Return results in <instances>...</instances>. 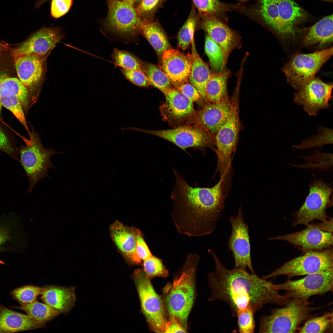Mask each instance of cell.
Instances as JSON below:
<instances>
[{"label": "cell", "mask_w": 333, "mask_h": 333, "mask_svg": "<svg viewBox=\"0 0 333 333\" xmlns=\"http://www.w3.org/2000/svg\"><path fill=\"white\" fill-rule=\"evenodd\" d=\"M239 90V88H235L232 100V107L230 115L216 134L217 170L219 171L220 177L225 179L228 178L230 173L232 155L236 148L239 132L238 99Z\"/></svg>", "instance_id": "cell-7"}, {"label": "cell", "mask_w": 333, "mask_h": 333, "mask_svg": "<svg viewBox=\"0 0 333 333\" xmlns=\"http://www.w3.org/2000/svg\"><path fill=\"white\" fill-rule=\"evenodd\" d=\"M143 266L144 272L149 278H165L168 275V271L163 264L162 260L153 255L143 261Z\"/></svg>", "instance_id": "cell-44"}, {"label": "cell", "mask_w": 333, "mask_h": 333, "mask_svg": "<svg viewBox=\"0 0 333 333\" xmlns=\"http://www.w3.org/2000/svg\"><path fill=\"white\" fill-rule=\"evenodd\" d=\"M191 44L192 52L190 54L191 68L189 81L198 90L201 97L206 99L205 88L212 72L198 53L194 38L192 39Z\"/></svg>", "instance_id": "cell-28"}, {"label": "cell", "mask_w": 333, "mask_h": 333, "mask_svg": "<svg viewBox=\"0 0 333 333\" xmlns=\"http://www.w3.org/2000/svg\"><path fill=\"white\" fill-rule=\"evenodd\" d=\"M332 88V84L314 77L297 90L293 100L310 116H316L320 110L330 106Z\"/></svg>", "instance_id": "cell-14"}, {"label": "cell", "mask_w": 333, "mask_h": 333, "mask_svg": "<svg viewBox=\"0 0 333 333\" xmlns=\"http://www.w3.org/2000/svg\"><path fill=\"white\" fill-rule=\"evenodd\" d=\"M74 286L50 285L44 286L41 298L44 303L59 310L66 313L74 306L76 296Z\"/></svg>", "instance_id": "cell-26"}, {"label": "cell", "mask_w": 333, "mask_h": 333, "mask_svg": "<svg viewBox=\"0 0 333 333\" xmlns=\"http://www.w3.org/2000/svg\"><path fill=\"white\" fill-rule=\"evenodd\" d=\"M0 102L2 107L12 113L24 127L29 135L31 131L28 126L24 111L19 98L15 96H6L0 98Z\"/></svg>", "instance_id": "cell-42"}, {"label": "cell", "mask_w": 333, "mask_h": 333, "mask_svg": "<svg viewBox=\"0 0 333 333\" xmlns=\"http://www.w3.org/2000/svg\"><path fill=\"white\" fill-rule=\"evenodd\" d=\"M30 134V140L26 141V145L22 146L20 150V161L29 181L28 192H31L35 185L45 177H50L47 174L51 168H56L50 161L51 157L59 154L51 147L46 149L41 142L39 134L33 128Z\"/></svg>", "instance_id": "cell-6"}, {"label": "cell", "mask_w": 333, "mask_h": 333, "mask_svg": "<svg viewBox=\"0 0 333 333\" xmlns=\"http://www.w3.org/2000/svg\"><path fill=\"white\" fill-rule=\"evenodd\" d=\"M162 0H141L136 9L137 12L140 15L154 10L160 4Z\"/></svg>", "instance_id": "cell-50"}, {"label": "cell", "mask_w": 333, "mask_h": 333, "mask_svg": "<svg viewBox=\"0 0 333 333\" xmlns=\"http://www.w3.org/2000/svg\"><path fill=\"white\" fill-rule=\"evenodd\" d=\"M238 0V1H240V2H244L247 1L248 0Z\"/></svg>", "instance_id": "cell-56"}, {"label": "cell", "mask_w": 333, "mask_h": 333, "mask_svg": "<svg viewBox=\"0 0 333 333\" xmlns=\"http://www.w3.org/2000/svg\"><path fill=\"white\" fill-rule=\"evenodd\" d=\"M322 0L325 1H327V2H332V1H333V0Z\"/></svg>", "instance_id": "cell-55"}, {"label": "cell", "mask_w": 333, "mask_h": 333, "mask_svg": "<svg viewBox=\"0 0 333 333\" xmlns=\"http://www.w3.org/2000/svg\"><path fill=\"white\" fill-rule=\"evenodd\" d=\"M109 232L114 243L124 257L134 263L141 261L136 252L135 228H130L116 221L111 225Z\"/></svg>", "instance_id": "cell-24"}, {"label": "cell", "mask_w": 333, "mask_h": 333, "mask_svg": "<svg viewBox=\"0 0 333 333\" xmlns=\"http://www.w3.org/2000/svg\"><path fill=\"white\" fill-rule=\"evenodd\" d=\"M199 27L207 32L208 35L220 46L224 53L223 68L226 67L228 58L235 49L242 46L241 37L239 33L233 30L219 18L210 14H199Z\"/></svg>", "instance_id": "cell-16"}, {"label": "cell", "mask_w": 333, "mask_h": 333, "mask_svg": "<svg viewBox=\"0 0 333 333\" xmlns=\"http://www.w3.org/2000/svg\"><path fill=\"white\" fill-rule=\"evenodd\" d=\"M311 302L298 298L288 299L280 308L272 309L269 315L260 319L259 333H295L300 325L314 317L321 307L310 306Z\"/></svg>", "instance_id": "cell-4"}, {"label": "cell", "mask_w": 333, "mask_h": 333, "mask_svg": "<svg viewBox=\"0 0 333 333\" xmlns=\"http://www.w3.org/2000/svg\"><path fill=\"white\" fill-rule=\"evenodd\" d=\"M108 11L106 27L117 38L128 42L139 32L142 21L134 2L130 0H107Z\"/></svg>", "instance_id": "cell-11"}, {"label": "cell", "mask_w": 333, "mask_h": 333, "mask_svg": "<svg viewBox=\"0 0 333 333\" xmlns=\"http://www.w3.org/2000/svg\"><path fill=\"white\" fill-rule=\"evenodd\" d=\"M309 186V193L305 200L295 213L292 226L300 224L306 226L313 221L322 222L327 220L329 217L326 210L333 205V189L331 185L323 181L322 179L316 178Z\"/></svg>", "instance_id": "cell-9"}, {"label": "cell", "mask_w": 333, "mask_h": 333, "mask_svg": "<svg viewBox=\"0 0 333 333\" xmlns=\"http://www.w3.org/2000/svg\"><path fill=\"white\" fill-rule=\"evenodd\" d=\"M166 101L160 107L164 118L170 121L179 122L187 119L195 113L193 102L178 89L166 88L161 90Z\"/></svg>", "instance_id": "cell-22"}, {"label": "cell", "mask_w": 333, "mask_h": 333, "mask_svg": "<svg viewBox=\"0 0 333 333\" xmlns=\"http://www.w3.org/2000/svg\"><path fill=\"white\" fill-rule=\"evenodd\" d=\"M139 31L161 58L165 51L171 48L167 37L158 23L142 21Z\"/></svg>", "instance_id": "cell-30"}, {"label": "cell", "mask_w": 333, "mask_h": 333, "mask_svg": "<svg viewBox=\"0 0 333 333\" xmlns=\"http://www.w3.org/2000/svg\"><path fill=\"white\" fill-rule=\"evenodd\" d=\"M16 223L13 220H0V252L12 249V247L20 239Z\"/></svg>", "instance_id": "cell-33"}, {"label": "cell", "mask_w": 333, "mask_h": 333, "mask_svg": "<svg viewBox=\"0 0 333 333\" xmlns=\"http://www.w3.org/2000/svg\"><path fill=\"white\" fill-rule=\"evenodd\" d=\"M144 71L150 83L160 90L171 88V83L165 72L155 65L142 61Z\"/></svg>", "instance_id": "cell-38"}, {"label": "cell", "mask_w": 333, "mask_h": 333, "mask_svg": "<svg viewBox=\"0 0 333 333\" xmlns=\"http://www.w3.org/2000/svg\"><path fill=\"white\" fill-rule=\"evenodd\" d=\"M319 134L303 140L298 145H294L295 150H305L314 147L321 148L325 145L333 143L332 130L323 127H319Z\"/></svg>", "instance_id": "cell-40"}, {"label": "cell", "mask_w": 333, "mask_h": 333, "mask_svg": "<svg viewBox=\"0 0 333 333\" xmlns=\"http://www.w3.org/2000/svg\"><path fill=\"white\" fill-rule=\"evenodd\" d=\"M333 266L332 247L305 252L303 255L284 263L262 278L267 279L284 275L287 279L319 272Z\"/></svg>", "instance_id": "cell-12"}, {"label": "cell", "mask_w": 333, "mask_h": 333, "mask_svg": "<svg viewBox=\"0 0 333 333\" xmlns=\"http://www.w3.org/2000/svg\"><path fill=\"white\" fill-rule=\"evenodd\" d=\"M130 129L152 134L169 141L185 150L191 147H203L209 146L212 139L206 131L202 129L188 126H181L174 129L162 130H148L134 127Z\"/></svg>", "instance_id": "cell-18"}, {"label": "cell", "mask_w": 333, "mask_h": 333, "mask_svg": "<svg viewBox=\"0 0 333 333\" xmlns=\"http://www.w3.org/2000/svg\"><path fill=\"white\" fill-rule=\"evenodd\" d=\"M301 231L274 237L271 240L288 242L305 253L323 250L333 245L332 232L323 231L315 224H310Z\"/></svg>", "instance_id": "cell-19"}, {"label": "cell", "mask_w": 333, "mask_h": 333, "mask_svg": "<svg viewBox=\"0 0 333 333\" xmlns=\"http://www.w3.org/2000/svg\"><path fill=\"white\" fill-rule=\"evenodd\" d=\"M200 257L188 253L185 262L168 289L165 305L169 319H174L187 331V320L195 297V275Z\"/></svg>", "instance_id": "cell-3"}, {"label": "cell", "mask_w": 333, "mask_h": 333, "mask_svg": "<svg viewBox=\"0 0 333 333\" xmlns=\"http://www.w3.org/2000/svg\"><path fill=\"white\" fill-rule=\"evenodd\" d=\"M175 183L171 195L172 221L180 234L201 236L216 229L224 207V178L211 188L189 185L173 170Z\"/></svg>", "instance_id": "cell-1"}, {"label": "cell", "mask_w": 333, "mask_h": 333, "mask_svg": "<svg viewBox=\"0 0 333 333\" xmlns=\"http://www.w3.org/2000/svg\"><path fill=\"white\" fill-rule=\"evenodd\" d=\"M190 54L185 55L178 50L170 48L165 51L161 57L162 70L171 84L177 88L187 82L189 79L191 68Z\"/></svg>", "instance_id": "cell-21"}, {"label": "cell", "mask_w": 333, "mask_h": 333, "mask_svg": "<svg viewBox=\"0 0 333 333\" xmlns=\"http://www.w3.org/2000/svg\"><path fill=\"white\" fill-rule=\"evenodd\" d=\"M333 267L324 270L308 274L301 279H287L285 282L274 284L278 291L284 290L287 299L298 298L308 301L315 295H323L333 291Z\"/></svg>", "instance_id": "cell-13"}, {"label": "cell", "mask_w": 333, "mask_h": 333, "mask_svg": "<svg viewBox=\"0 0 333 333\" xmlns=\"http://www.w3.org/2000/svg\"><path fill=\"white\" fill-rule=\"evenodd\" d=\"M111 56L115 64L122 68L144 72L142 61L129 52L115 49Z\"/></svg>", "instance_id": "cell-41"}, {"label": "cell", "mask_w": 333, "mask_h": 333, "mask_svg": "<svg viewBox=\"0 0 333 333\" xmlns=\"http://www.w3.org/2000/svg\"><path fill=\"white\" fill-rule=\"evenodd\" d=\"M333 41V15L326 16L310 27L303 40L306 47L323 48Z\"/></svg>", "instance_id": "cell-27"}, {"label": "cell", "mask_w": 333, "mask_h": 333, "mask_svg": "<svg viewBox=\"0 0 333 333\" xmlns=\"http://www.w3.org/2000/svg\"><path fill=\"white\" fill-rule=\"evenodd\" d=\"M136 236V252L142 261L151 257L153 255L145 242L141 231L135 228Z\"/></svg>", "instance_id": "cell-48"}, {"label": "cell", "mask_w": 333, "mask_h": 333, "mask_svg": "<svg viewBox=\"0 0 333 333\" xmlns=\"http://www.w3.org/2000/svg\"><path fill=\"white\" fill-rule=\"evenodd\" d=\"M14 307L25 311L35 320L45 323L54 319L62 313L46 303H43L36 300Z\"/></svg>", "instance_id": "cell-32"}, {"label": "cell", "mask_w": 333, "mask_h": 333, "mask_svg": "<svg viewBox=\"0 0 333 333\" xmlns=\"http://www.w3.org/2000/svg\"><path fill=\"white\" fill-rule=\"evenodd\" d=\"M241 208L236 216H232L229 220L232 232L227 245L232 251L235 261L234 268L247 270L254 273L251 257V248L248 226L243 219Z\"/></svg>", "instance_id": "cell-15"}, {"label": "cell", "mask_w": 333, "mask_h": 333, "mask_svg": "<svg viewBox=\"0 0 333 333\" xmlns=\"http://www.w3.org/2000/svg\"><path fill=\"white\" fill-rule=\"evenodd\" d=\"M0 150L15 158L14 149L9 138L0 126Z\"/></svg>", "instance_id": "cell-51"}, {"label": "cell", "mask_w": 333, "mask_h": 333, "mask_svg": "<svg viewBox=\"0 0 333 333\" xmlns=\"http://www.w3.org/2000/svg\"><path fill=\"white\" fill-rule=\"evenodd\" d=\"M195 6L198 9L199 14H210L217 18H224L228 11L242 7L221 2L218 0H192Z\"/></svg>", "instance_id": "cell-34"}, {"label": "cell", "mask_w": 333, "mask_h": 333, "mask_svg": "<svg viewBox=\"0 0 333 333\" xmlns=\"http://www.w3.org/2000/svg\"><path fill=\"white\" fill-rule=\"evenodd\" d=\"M14 58V65L19 80L27 88L33 104L38 99L44 71V56L23 55Z\"/></svg>", "instance_id": "cell-17"}, {"label": "cell", "mask_w": 333, "mask_h": 333, "mask_svg": "<svg viewBox=\"0 0 333 333\" xmlns=\"http://www.w3.org/2000/svg\"><path fill=\"white\" fill-rule=\"evenodd\" d=\"M306 160L305 163L299 165L290 164L299 168L312 170L328 171L333 166V154L323 153L315 150L314 154L306 156H299Z\"/></svg>", "instance_id": "cell-35"}, {"label": "cell", "mask_w": 333, "mask_h": 333, "mask_svg": "<svg viewBox=\"0 0 333 333\" xmlns=\"http://www.w3.org/2000/svg\"><path fill=\"white\" fill-rule=\"evenodd\" d=\"M73 0H52L51 14L52 17L57 18L65 14L69 10Z\"/></svg>", "instance_id": "cell-47"}, {"label": "cell", "mask_w": 333, "mask_h": 333, "mask_svg": "<svg viewBox=\"0 0 333 333\" xmlns=\"http://www.w3.org/2000/svg\"><path fill=\"white\" fill-rule=\"evenodd\" d=\"M333 312H327L322 315L312 317L299 328V333H325L332 331Z\"/></svg>", "instance_id": "cell-37"}, {"label": "cell", "mask_w": 333, "mask_h": 333, "mask_svg": "<svg viewBox=\"0 0 333 333\" xmlns=\"http://www.w3.org/2000/svg\"><path fill=\"white\" fill-rule=\"evenodd\" d=\"M256 312L253 309L247 308L238 310L236 314L238 331L242 333L254 332L255 327L254 315Z\"/></svg>", "instance_id": "cell-45"}, {"label": "cell", "mask_w": 333, "mask_h": 333, "mask_svg": "<svg viewBox=\"0 0 333 333\" xmlns=\"http://www.w3.org/2000/svg\"><path fill=\"white\" fill-rule=\"evenodd\" d=\"M231 75L229 69L212 72L206 85V99L211 102L215 103L228 96L227 82Z\"/></svg>", "instance_id": "cell-31"}, {"label": "cell", "mask_w": 333, "mask_h": 333, "mask_svg": "<svg viewBox=\"0 0 333 333\" xmlns=\"http://www.w3.org/2000/svg\"><path fill=\"white\" fill-rule=\"evenodd\" d=\"M199 20V15L196 12L194 6L192 5L187 19L178 34V46L182 50H186L191 43Z\"/></svg>", "instance_id": "cell-36"}, {"label": "cell", "mask_w": 333, "mask_h": 333, "mask_svg": "<svg viewBox=\"0 0 333 333\" xmlns=\"http://www.w3.org/2000/svg\"><path fill=\"white\" fill-rule=\"evenodd\" d=\"M7 95L18 97L26 112L33 105L28 90L19 79L0 73V98ZM2 107L0 102V117Z\"/></svg>", "instance_id": "cell-29"}, {"label": "cell", "mask_w": 333, "mask_h": 333, "mask_svg": "<svg viewBox=\"0 0 333 333\" xmlns=\"http://www.w3.org/2000/svg\"><path fill=\"white\" fill-rule=\"evenodd\" d=\"M332 55V47L311 53L294 55L282 68L288 84L298 90L315 77Z\"/></svg>", "instance_id": "cell-10"}, {"label": "cell", "mask_w": 333, "mask_h": 333, "mask_svg": "<svg viewBox=\"0 0 333 333\" xmlns=\"http://www.w3.org/2000/svg\"><path fill=\"white\" fill-rule=\"evenodd\" d=\"M208 252L215 264V271L208 274L211 290L209 301L226 303L235 317L238 310L245 308L256 312L267 304L281 306L285 305L288 299L279 294L274 284L247 270L234 268L228 269L212 250L209 249Z\"/></svg>", "instance_id": "cell-2"}, {"label": "cell", "mask_w": 333, "mask_h": 333, "mask_svg": "<svg viewBox=\"0 0 333 333\" xmlns=\"http://www.w3.org/2000/svg\"><path fill=\"white\" fill-rule=\"evenodd\" d=\"M47 0H38L35 5V8H38Z\"/></svg>", "instance_id": "cell-54"}, {"label": "cell", "mask_w": 333, "mask_h": 333, "mask_svg": "<svg viewBox=\"0 0 333 333\" xmlns=\"http://www.w3.org/2000/svg\"><path fill=\"white\" fill-rule=\"evenodd\" d=\"M177 89L192 102L198 101L201 97L197 89L187 82L180 85Z\"/></svg>", "instance_id": "cell-49"}, {"label": "cell", "mask_w": 333, "mask_h": 333, "mask_svg": "<svg viewBox=\"0 0 333 333\" xmlns=\"http://www.w3.org/2000/svg\"><path fill=\"white\" fill-rule=\"evenodd\" d=\"M260 13L266 24L281 36L289 37L306 19V12L292 0H261Z\"/></svg>", "instance_id": "cell-5"}, {"label": "cell", "mask_w": 333, "mask_h": 333, "mask_svg": "<svg viewBox=\"0 0 333 333\" xmlns=\"http://www.w3.org/2000/svg\"><path fill=\"white\" fill-rule=\"evenodd\" d=\"M133 278L142 311L151 329L157 333H165L168 322L165 303L154 290L150 278L143 269L134 271Z\"/></svg>", "instance_id": "cell-8"}, {"label": "cell", "mask_w": 333, "mask_h": 333, "mask_svg": "<svg viewBox=\"0 0 333 333\" xmlns=\"http://www.w3.org/2000/svg\"><path fill=\"white\" fill-rule=\"evenodd\" d=\"M232 107L228 96L219 101L206 104L198 112V120L207 132L216 134L229 117Z\"/></svg>", "instance_id": "cell-23"}, {"label": "cell", "mask_w": 333, "mask_h": 333, "mask_svg": "<svg viewBox=\"0 0 333 333\" xmlns=\"http://www.w3.org/2000/svg\"><path fill=\"white\" fill-rule=\"evenodd\" d=\"M330 219L329 220L322 222L321 223L315 224L319 228L322 230L327 232H332V218Z\"/></svg>", "instance_id": "cell-53"}, {"label": "cell", "mask_w": 333, "mask_h": 333, "mask_svg": "<svg viewBox=\"0 0 333 333\" xmlns=\"http://www.w3.org/2000/svg\"><path fill=\"white\" fill-rule=\"evenodd\" d=\"M121 70L125 78L135 85L146 87L150 85L148 79L144 72L124 68H121Z\"/></svg>", "instance_id": "cell-46"}, {"label": "cell", "mask_w": 333, "mask_h": 333, "mask_svg": "<svg viewBox=\"0 0 333 333\" xmlns=\"http://www.w3.org/2000/svg\"><path fill=\"white\" fill-rule=\"evenodd\" d=\"M64 37L59 27H42L12 52L14 58L25 55L45 56Z\"/></svg>", "instance_id": "cell-20"}, {"label": "cell", "mask_w": 333, "mask_h": 333, "mask_svg": "<svg viewBox=\"0 0 333 333\" xmlns=\"http://www.w3.org/2000/svg\"><path fill=\"white\" fill-rule=\"evenodd\" d=\"M205 52L208 56L210 65L213 73H217L224 70V53L219 45L208 35L205 37Z\"/></svg>", "instance_id": "cell-39"}, {"label": "cell", "mask_w": 333, "mask_h": 333, "mask_svg": "<svg viewBox=\"0 0 333 333\" xmlns=\"http://www.w3.org/2000/svg\"><path fill=\"white\" fill-rule=\"evenodd\" d=\"M44 287L32 285L24 286L14 289L11 294L13 298L21 305L33 302L41 295Z\"/></svg>", "instance_id": "cell-43"}, {"label": "cell", "mask_w": 333, "mask_h": 333, "mask_svg": "<svg viewBox=\"0 0 333 333\" xmlns=\"http://www.w3.org/2000/svg\"><path fill=\"white\" fill-rule=\"evenodd\" d=\"M131 0V1H133V2H135L139 1H140V0Z\"/></svg>", "instance_id": "cell-57"}, {"label": "cell", "mask_w": 333, "mask_h": 333, "mask_svg": "<svg viewBox=\"0 0 333 333\" xmlns=\"http://www.w3.org/2000/svg\"><path fill=\"white\" fill-rule=\"evenodd\" d=\"M45 323L0 305V333H13L42 328Z\"/></svg>", "instance_id": "cell-25"}, {"label": "cell", "mask_w": 333, "mask_h": 333, "mask_svg": "<svg viewBox=\"0 0 333 333\" xmlns=\"http://www.w3.org/2000/svg\"><path fill=\"white\" fill-rule=\"evenodd\" d=\"M186 331L175 320L169 319L165 333H184Z\"/></svg>", "instance_id": "cell-52"}]
</instances>
